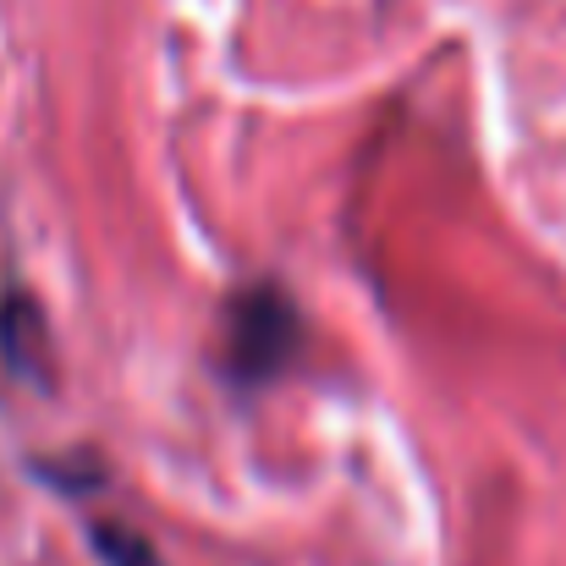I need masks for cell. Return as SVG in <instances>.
<instances>
[{
	"label": "cell",
	"mask_w": 566,
	"mask_h": 566,
	"mask_svg": "<svg viewBox=\"0 0 566 566\" xmlns=\"http://www.w3.org/2000/svg\"><path fill=\"white\" fill-rule=\"evenodd\" d=\"M0 347H6V364H11V369L39 375L44 325H39V308H33L28 297H6V308H0Z\"/></svg>",
	"instance_id": "2"
},
{
	"label": "cell",
	"mask_w": 566,
	"mask_h": 566,
	"mask_svg": "<svg viewBox=\"0 0 566 566\" xmlns=\"http://www.w3.org/2000/svg\"><path fill=\"white\" fill-rule=\"evenodd\" d=\"M303 314L275 281H248L220 308V375L237 390H259L297 364Z\"/></svg>",
	"instance_id": "1"
},
{
	"label": "cell",
	"mask_w": 566,
	"mask_h": 566,
	"mask_svg": "<svg viewBox=\"0 0 566 566\" xmlns=\"http://www.w3.org/2000/svg\"><path fill=\"white\" fill-rule=\"evenodd\" d=\"M88 539H94V556L105 566H166L160 551L138 528H127V523H94Z\"/></svg>",
	"instance_id": "3"
}]
</instances>
